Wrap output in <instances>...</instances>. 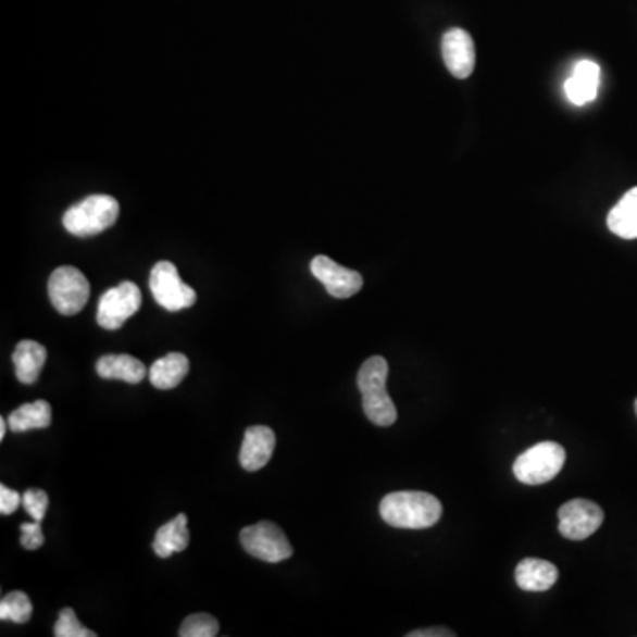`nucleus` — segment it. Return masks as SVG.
<instances>
[{"label": "nucleus", "mask_w": 637, "mask_h": 637, "mask_svg": "<svg viewBox=\"0 0 637 637\" xmlns=\"http://www.w3.org/2000/svg\"><path fill=\"white\" fill-rule=\"evenodd\" d=\"M96 372L103 379H117L138 385L143 377L148 376V369L138 358L129 354H107L96 363Z\"/></svg>", "instance_id": "nucleus-15"}, {"label": "nucleus", "mask_w": 637, "mask_h": 637, "mask_svg": "<svg viewBox=\"0 0 637 637\" xmlns=\"http://www.w3.org/2000/svg\"><path fill=\"white\" fill-rule=\"evenodd\" d=\"M379 514L391 528L427 529L438 524L442 514L441 501L420 490H400L385 496Z\"/></svg>", "instance_id": "nucleus-1"}, {"label": "nucleus", "mask_w": 637, "mask_h": 637, "mask_svg": "<svg viewBox=\"0 0 637 637\" xmlns=\"http://www.w3.org/2000/svg\"><path fill=\"white\" fill-rule=\"evenodd\" d=\"M310 272L324 284L329 296L337 300H348L358 295L363 287V276L354 270L340 266L334 259L317 255L310 262Z\"/></svg>", "instance_id": "nucleus-10"}, {"label": "nucleus", "mask_w": 637, "mask_h": 637, "mask_svg": "<svg viewBox=\"0 0 637 637\" xmlns=\"http://www.w3.org/2000/svg\"><path fill=\"white\" fill-rule=\"evenodd\" d=\"M565 459L562 445L554 441L538 442L515 459V478L526 486H542L560 475Z\"/></svg>", "instance_id": "nucleus-4"}, {"label": "nucleus", "mask_w": 637, "mask_h": 637, "mask_svg": "<svg viewBox=\"0 0 637 637\" xmlns=\"http://www.w3.org/2000/svg\"><path fill=\"white\" fill-rule=\"evenodd\" d=\"M608 227L619 238H637V186L628 190L608 214Z\"/></svg>", "instance_id": "nucleus-19"}, {"label": "nucleus", "mask_w": 637, "mask_h": 637, "mask_svg": "<svg viewBox=\"0 0 637 637\" xmlns=\"http://www.w3.org/2000/svg\"><path fill=\"white\" fill-rule=\"evenodd\" d=\"M276 447L275 433L266 425H255L245 430L243 445L239 452V462L243 470L253 471L262 470L272 459L273 450Z\"/></svg>", "instance_id": "nucleus-12"}, {"label": "nucleus", "mask_w": 637, "mask_h": 637, "mask_svg": "<svg viewBox=\"0 0 637 637\" xmlns=\"http://www.w3.org/2000/svg\"><path fill=\"white\" fill-rule=\"evenodd\" d=\"M13 433H27L34 428H47L52 425V408L47 400H36L29 404L20 405L8 419Z\"/></svg>", "instance_id": "nucleus-20"}, {"label": "nucleus", "mask_w": 637, "mask_h": 637, "mask_svg": "<svg viewBox=\"0 0 637 637\" xmlns=\"http://www.w3.org/2000/svg\"><path fill=\"white\" fill-rule=\"evenodd\" d=\"M220 623L218 620L208 613L190 614L188 619L183 622L179 636L182 637H214L218 636Z\"/></svg>", "instance_id": "nucleus-22"}, {"label": "nucleus", "mask_w": 637, "mask_h": 637, "mask_svg": "<svg viewBox=\"0 0 637 637\" xmlns=\"http://www.w3.org/2000/svg\"><path fill=\"white\" fill-rule=\"evenodd\" d=\"M455 633H452L447 627H430V628H419L413 633L408 634V637H453Z\"/></svg>", "instance_id": "nucleus-27"}, {"label": "nucleus", "mask_w": 637, "mask_h": 637, "mask_svg": "<svg viewBox=\"0 0 637 637\" xmlns=\"http://www.w3.org/2000/svg\"><path fill=\"white\" fill-rule=\"evenodd\" d=\"M558 529L569 540H585L604 523V510L590 500H571L558 510Z\"/></svg>", "instance_id": "nucleus-9"}, {"label": "nucleus", "mask_w": 637, "mask_h": 637, "mask_svg": "<svg viewBox=\"0 0 637 637\" xmlns=\"http://www.w3.org/2000/svg\"><path fill=\"white\" fill-rule=\"evenodd\" d=\"M558 576V566L540 558H526L515 569V583L524 591L551 590Z\"/></svg>", "instance_id": "nucleus-14"}, {"label": "nucleus", "mask_w": 637, "mask_h": 637, "mask_svg": "<svg viewBox=\"0 0 637 637\" xmlns=\"http://www.w3.org/2000/svg\"><path fill=\"white\" fill-rule=\"evenodd\" d=\"M22 501H24V496L18 495L16 490L10 489V487L0 486V514H15L20 504H22Z\"/></svg>", "instance_id": "nucleus-26"}, {"label": "nucleus", "mask_w": 637, "mask_h": 637, "mask_svg": "<svg viewBox=\"0 0 637 637\" xmlns=\"http://www.w3.org/2000/svg\"><path fill=\"white\" fill-rule=\"evenodd\" d=\"M634 410H636V414H637V399H636V402H634Z\"/></svg>", "instance_id": "nucleus-29"}, {"label": "nucleus", "mask_w": 637, "mask_h": 637, "mask_svg": "<svg viewBox=\"0 0 637 637\" xmlns=\"http://www.w3.org/2000/svg\"><path fill=\"white\" fill-rule=\"evenodd\" d=\"M142 304V292L134 282H121L120 286L112 287L101 296L98 303V314L96 321L101 328L115 332L123 328V324L132 315L137 314Z\"/></svg>", "instance_id": "nucleus-8"}, {"label": "nucleus", "mask_w": 637, "mask_h": 637, "mask_svg": "<svg viewBox=\"0 0 637 637\" xmlns=\"http://www.w3.org/2000/svg\"><path fill=\"white\" fill-rule=\"evenodd\" d=\"M33 616V602L24 591H11L0 602V620L27 623Z\"/></svg>", "instance_id": "nucleus-21"}, {"label": "nucleus", "mask_w": 637, "mask_h": 637, "mask_svg": "<svg viewBox=\"0 0 637 637\" xmlns=\"http://www.w3.org/2000/svg\"><path fill=\"white\" fill-rule=\"evenodd\" d=\"M48 296L53 309L62 315H76L84 310L91 286L80 270L73 266H61L50 275L48 280Z\"/></svg>", "instance_id": "nucleus-6"}, {"label": "nucleus", "mask_w": 637, "mask_h": 637, "mask_svg": "<svg viewBox=\"0 0 637 637\" xmlns=\"http://www.w3.org/2000/svg\"><path fill=\"white\" fill-rule=\"evenodd\" d=\"M48 503V495L45 490L41 489H29L25 490L24 492V509L27 510V514L34 519V521H43L45 514H47Z\"/></svg>", "instance_id": "nucleus-24"}, {"label": "nucleus", "mask_w": 637, "mask_h": 637, "mask_svg": "<svg viewBox=\"0 0 637 637\" xmlns=\"http://www.w3.org/2000/svg\"><path fill=\"white\" fill-rule=\"evenodd\" d=\"M20 532H22V535H20V542H22L24 549L36 551V549L43 546V528H41V523H39V521L22 524V526H20Z\"/></svg>", "instance_id": "nucleus-25"}, {"label": "nucleus", "mask_w": 637, "mask_h": 637, "mask_svg": "<svg viewBox=\"0 0 637 637\" xmlns=\"http://www.w3.org/2000/svg\"><path fill=\"white\" fill-rule=\"evenodd\" d=\"M190 371V362L183 352H171L167 357L160 358L149 369V380L158 390H172L182 385L186 374Z\"/></svg>", "instance_id": "nucleus-16"}, {"label": "nucleus", "mask_w": 637, "mask_h": 637, "mask_svg": "<svg viewBox=\"0 0 637 637\" xmlns=\"http://www.w3.org/2000/svg\"><path fill=\"white\" fill-rule=\"evenodd\" d=\"M55 637H96L95 630L84 627L72 608H64L59 614L58 623L53 627Z\"/></svg>", "instance_id": "nucleus-23"}, {"label": "nucleus", "mask_w": 637, "mask_h": 637, "mask_svg": "<svg viewBox=\"0 0 637 637\" xmlns=\"http://www.w3.org/2000/svg\"><path fill=\"white\" fill-rule=\"evenodd\" d=\"M239 540L250 557L266 563L284 562L295 552L287 540L286 533L282 532L280 526L270 521H261L241 529Z\"/></svg>", "instance_id": "nucleus-7"}, {"label": "nucleus", "mask_w": 637, "mask_h": 637, "mask_svg": "<svg viewBox=\"0 0 637 637\" xmlns=\"http://www.w3.org/2000/svg\"><path fill=\"white\" fill-rule=\"evenodd\" d=\"M442 61L455 78H467L475 70V43L464 29H450L442 36Z\"/></svg>", "instance_id": "nucleus-11"}, {"label": "nucleus", "mask_w": 637, "mask_h": 637, "mask_svg": "<svg viewBox=\"0 0 637 637\" xmlns=\"http://www.w3.org/2000/svg\"><path fill=\"white\" fill-rule=\"evenodd\" d=\"M47 362V349L34 340H22L13 352L16 377L22 385H34Z\"/></svg>", "instance_id": "nucleus-17"}, {"label": "nucleus", "mask_w": 637, "mask_h": 637, "mask_svg": "<svg viewBox=\"0 0 637 637\" xmlns=\"http://www.w3.org/2000/svg\"><path fill=\"white\" fill-rule=\"evenodd\" d=\"M388 362L383 357H372L358 372V388L362 391L363 411L377 427H390L397 422V408L386 391Z\"/></svg>", "instance_id": "nucleus-2"}, {"label": "nucleus", "mask_w": 637, "mask_h": 637, "mask_svg": "<svg viewBox=\"0 0 637 637\" xmlns=\"http://www.w3.org/2000/svg\"><path fill=\"white\" fill-rule=\"evenodd\" d=\"M600 84V67L594 61H579L565 82V95L574 105H586L597 98Z\"/></svg>", "instance_id": "nucleus-13"}, {"label": "nucleus", "mask_w": 637, "mask_h": 637, "mask_svg": "<svg viewBox=\"0 0 637 637\" xmlns=\"http://www.w3.org/2000/svg\"><path fill=\"white\" fill-rule=\"evenodd\" d=\"M117 218H120V202L114 197L98 193L72 205L62 216V225L73 236L89 238V236L105 233L107 228L117 222Z\"/></svg>", "instance_id": "nucleus-3"}, {"label": "nucleus", "mask_w": 637, "mask_h": 637, "mask_svg": "<svg viewBox=\"0 0 637 637\" xmlns=\"http://www.w3.org/2000/svg\"><path fill=\"white\" fill-rule=\"evenodd\" d=\"M149 289L157 303L168 312L190 309L197 301L196 290L182 280L177 267L171 261L154 264L149 276Z\"/></svg>", "instance_id": "nucleus-5"}, {"label": "nucleus", "mask_w": 637, "mask_h": 637, "mask_svg": "<svg viewBox=\"0 0 637 637\" xmlns=\"http://www.w3.org/2000/svg\"><path fill=\"white\" fill-rule=\"evenodd\" d=\"M190 544V532H188V517L179 514L172 519L171 523L163 524L158 529L157 537L152 540V551L157 557L171 558L176 552L185 551Z\"/></svg>", "instance_id": "nucleus-18"}, {"label": "nucleus", "mask_w": 637, "mask_h": 637, "mask_svg": "<svg viewBox=\"0 0 637 637\" xmlns=\"http://www.w3.org/2000/svg\"><path fill=\"white\" fill-rule=\"evenodd\" d=\"M5 424H8V422H5V419L0 420V439L5 438Z\"/></svg>", "instance_id": "nucleus-28"}]
</instances>
